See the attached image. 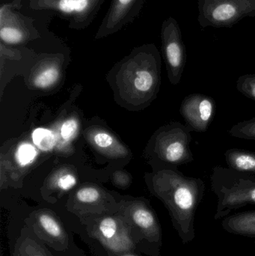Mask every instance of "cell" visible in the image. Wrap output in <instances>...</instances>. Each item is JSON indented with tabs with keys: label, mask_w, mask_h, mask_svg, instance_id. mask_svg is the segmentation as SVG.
Masks as SVG:
<instances>
[{
	"label": "cell",
	"mask_w": 255,
	"mask_h": 256,
	"mask_svg": "<svg viewBox=\"0 0 255 256\" xmlns=\"http://www.w3.org/2000/svg\"><path fill=\"white\" fill-rule=\"evenodd\" d=\"M147 183L169 210L182 243L187 244L194 240L196 210L205 196L204 180L185 176L178 170L164 168L147 174Z\"/></svg>",
	"instance_id": "1"
},
{
	"label": "cell",
	"mask_w": 255,
	"mask_h": 256,
	"mask_svg": "<svg viewBox=\"0 0 255 256\" xmlns=\"http://www.w3.org/2000/svg\"><path fill=\"white\" fill-rule=\"evenodd\" d=\"M161 56L154 44L137 46L115 67V90L127 106L145 108L161 84Z\"/></svg>",
	"instance_id": "2"
},
{
	"label": "cell",
	"mask_w": 255,
	"mask_h": 256,
	"mask_svg": "<svg viewBox=\"0 0 255 256\" xmlns=\"http://www.w3.org/2000/svg\"><path fill=\"white\" fill-rule=\"evenodd\" d=\"M211 190L217 197L214 219H222L231 212L255 204V176L217 166L211 176Z\"/></svg>",
	"instance_id": "3"
},
{
	"label": "cell",
	"mask_w": 255,
	"mask_h": 256,
	"mask_svg": "<svg viewBox=\"0 0 255 256\" xmlns=\"http://www.w3.org/2000/svg\"><path fill=\"white\" fill-rule=\"evenodd\" d=\"M191 131L186 124L173 122L160 128L151 143V154L159 168L178 170L180 166L194 161L190 149Z\"/></svg>",
	"instance_id": "4"
},
{
	"label": "cell",
	"mask_w": 255,
	"mask_h": 256,
	"mask_svg": "<svg viewBox=\"0 0 255 256\" xmlns=\"http://www.w3.org/2000/svg\"><path fill=\"white\" fill-rule=\"evenodd\" d=\"M202 28H231L241 20L255 18V0H198Z\"/></svg>",
	"instance_id": "5"
},
{
	"label": "cell",
	"mask_w": 255,
	"mask_h": 256,
	"mask_svg": "<svg viewBox=\"0 0 255 256\" xmlns=\"http://www.w3.org/2000/svg\"><path fill=\"white\" fill-rule=\"evenodd\" d=\"M105 0H29L34 10H52L68 20L70 30H82L89 26Z\"/></svg>",
	"instance_id": "6"
},
{
	"label": "cell",
	"mask_w": 255,
	"mask_h": 256,
	"mask_svg": "<svg viewBox=\"0 0 255 256\" xmlns=\"http://www.w3.org/2000/svg\"><path fill=\"white\" fill-rule=\"evenodd\" d=\"M162 52L171 84L178 85L185 68L187 52L182 32L178 21L169 16L161 27Z\"/></svg>",
	"instance_id": "7"
},
{
	"label": "cell",
	"mask_w": 255,
	"mask_h": 256,
	"mask_svg": "<svg viewBox=\"0 0 255 256\" xmlns=\"http://www.w3.org/2000/svg\"><path fill=\"white\" fill-rule=\"evenodd\" d=\"M34 20L21 14L10 3L0 8V40L9 46L25 44L40 38Z\"/></svg>",
	"instance_id": "8"
},
{
	"label": "cell",
	"mask_w": 255,
	"mask_h": 256,
	"mask_svg": "<svg viewBox=\"0 0 255 256\" xmlns=\"http://www.w3.org/2000/svg\"><path fill=\"white\" fill-rule=\"evenodd\" d=\"M91 234L103 246L114 254H127L135 248L128 222L124 216H105L99 218L91 227Z\"/></svg>",
	"instance_id": "9"
},
{
	"label": "cell",
	"mask_w": 255,
	"mask_h": 256,
	"mask_svg": "<svg viewBox=\"0 0 255 256\" xmlns=\"http://www.w3.org/2000/svg\"><path fill=\"white\" fill-rule=\"evenodd\" d=\"M146 0H112L95 34L104 38L122 30L139 16Z\"/></svg>",
	"instance_id": "10"
},
{
	"label": "cell",
	"mask_w": 255,
	"mask_h": 256,
	"mask_svg": "<svg viewBox=\"0 0 255 256\" xmlns=\"http://www.w3.org/2000/svg\"><path fill=\"white\" fill-rule=\"evenodd\" d=\"M120 208L126 221L139 228L148 242L157 248L161 246V228L154 210L148 204L138 200L123 202Z\"/></svg>",
	"instance_id": "11"
},
{
	"label": "cell",
	"mask_w": 255,
	"mask_h": 256,
	"mask_svg": "<svg viewBox=\"0 0 255 256\" xmlns=\"http://www.w3.org/2000/svg\"><path fill=\"white\" fill-rule=\"evenodd\" d=\"M115 200L103 188L94 184H85L76 190L70 197L68 207L77 215H100L112 210Z\"/></svg>",
	"instance_id": "12"
},
{
	"label": "cell",
	"mask_w": 255,
	"mask_h": 256,
	"mask_svg": "<svg viewBox=\"0 0 255 256\" xmlns=\"http://www.w3.org/2000/svg\"><path fill=\"white\" fill-rule=\"evenodd\" d=\"M216 112V102L212 97L193 93L184 98L180 114L191 132H205L212 123Z\"/></svg>",
	"instance_id": "13"
},
{
	"label": "cell",
	"mask_w": 255,
	"mask_h": 256,
	"mask_svg": "<svg viewBox=\"0 0 255 256\" xmlns=\"http://www.w3.org/2000/svg\"><path fill=\"white\" fill-rule=\"evenodd\" d=\"M62 54H43L39 57L30 73V84L37 90H49L58 84L62 76Z\"/></svg>",
	"instance_id": "14"
},
{
	"label": "cell",
	"mask_w": 255,
	"mask_h": 256,
	"mask_svg": "<svg viewBox=\"0 0 255 256\" xmlns=\"http://www.w3.org/2000/svg\"><path fill=\"white\" fill-rule=\"evenodd\" d=\"M88 142L103 156L110 159L126 158L130 150L113 134L105 128L92 126L85 131Z\"/></svg>",
	"instance_id": "15"
},
{
	"label": "cell",
	"mask_w": 255,
	"mask_h": 256,
	"mask_svg": "<svg viewBox=\"0 0 255 256\" xmlns=\"http://www.w3.org/2000/svg\"><path fill=\"white\" fill-rule=\"evenodd\" d=\"M34 228L39 237L52 246H65L67 236L56 216L48 210H39L34 215Z\"/></svg>",
	"instance_id": "16"
},
{
	"label": "cell",
	"mask_w": 255,
	"mask_h": 256,
	"mask_svg": "<svg viewBox=\"0 0 255 256\" xmlns=\"http://www.w3.org/2000/svg\"><path fill=\"white\" fill-rule=\"evenodd\" d=\"M222 227L231 234L255 238V210L229 215L222 222Z\"/></svg>",
	"instance_id": "17"
},
{
	"label": "cell",
	"mask_w": 255,
	"mask_h": 256,
	"mask_svg": "<svg viewBox=\"0 0 255 256\" xmlns=\"http://www.w3.org/2000/svg\"><path fill=\"white\" fill-rule=\"evenodd\" d=\"M225 158L229 168L255 176V152L231 148L225 152Z\"/></svg>",
	"instance_id": "18"
},
{
	"label": "cell",
	"mask_w": 255,
	"mask_h": 256,
	"mask_svg": "<svg viewBox=\"0 0 255 256\" xmlns=\"http://www.w3.org/2000/svg\"><path fill=\"white\" fill-rule=\"evenodd\" d=\"M76 184L77 177L74 172L67 167H63L49 176L46 186L49 190L61 194L73 189Z\"/></svg>",
	"instance_id": "19"
},
{
	"label": "cell",
	"mask_w": 255,
	"mask_h": 256,
	"mask_svg": "<svg viewBox=\"0 0 255 256\" xmlns=\"http://www.w3.org/2000/svg\"><path fill=\"white\" fill-rule=\"evenodd\" d=\"M79 130V120L76 117L70 116L60 124L55 131L57 138L56 147L64 149L78 135Z\"/></svg>",
	"instance_id": "20"
},
{
	"label": "cell",
	"mask_w": 255,
	"mask_h": 256,
	"mask_svg": "<svg viewBox=\"0 0 255 256\" xmlns=\"http://www.w3.org/2000/svg\"><path fill=\"white\" fill-rule=\"evenodd\" d=\"M38 155V150L35 146L28 142H22L15 149L13 159L19 168H28L34 164Z\"/></svg>",
	"instance_id": "21"
},
{
	"label": "cell",
	"mask_w": 255,
	"mask_h": 256,
	"mask_svg": "<svg viewBox=\"0 0 255 256\" xmlns=\"http://www.w3.org/2000/svg\"><path fill=\"white\" fill-rule=\"evenodd\" d=\"M33 144L39 150L44 152H51L56 147L57 138L55 131L46 128H36L31 132Z\"/></svg>",
	"instance_id": "22"
},
{
	"label": "cell",
	"mask_w": 255,
	"mask_h": 256,
	"mask_svg": "<svg viewBox=\"0 0 255 256\" xmlns=\"http://www.w3.org/2000/svg\"><path fill=\"white\" fill-rule=\"evenodd\" d=\"M229 134L236 138L255 140V117L235 124L229 130Z\"/></svg>",
	"instance_id": "23"
},
{
	"label": "cell",
	"mask_w": 255,
	"mask_h": 256,
	"mask_svg": "<svg viewBox=\"0 0 255 256\" xmlns=\"http://www.w3.org/2000/svg\"><path fill=\"white\" fill-rule=\"evenodd\" d=\"M236 86L239 92L248 98L255 100V74L240 76Z\"/></svg>",
	"instance_id": "24"
},
{
	"label": "cell",
	"mask_w": 255,
	"mask_h": 256,
	"mask_svg": "<svg viewBox=\"0 0 255 256\" xmlns=\"http://www.w3.org/2000/svg\"><path fill=\"white\" fill-rule=\"evenodd\" d=\"M16 256H48L46 251L35 242L26 240L16 248Z\"/></svg>",
	"instance_id": "25"
},
{
	"label": "cell",
	"mask_w": 255,
	"mask_h": 256,
	"mask_svg": "<svg viewBox=\"0 0 255 256\" xmlns=\"http://www.w3.org/2000/svg\"><path fill=\"white\" fill-rule=\"evenodd\" d=\"M112 183L117 188H121V189H127L131 184V176L127 172L118 170L113 173Z\"/></svg>",
	"instance_id": "26"
},
{
	"label": "cell",
	"mask_w": 255,
	"mask_h": 256,
	"mask_svg": "<svg viewBox=\"0 0 255 256\" xmlns=\"http://www.w3.org/2000/svg\"><path fill=\"white\" fill-rule=\"evenodd\" d=\"M22 0H13V1L11 2V4H13L15 8L19 10V9H20L21 7H22Z\"/></svg>",
	"instance_id": "27"
},
{
	"label": "cell",
	"mask_w": 255,
	"mask_h": 256,
	"mask_svg": "<svg viewBox=\"0 0 255 256\" xmlns=\"http://www.w3.org/2000/svg\"><path fill=\"white\" fill-rule=\"evenodd\" d=\"M118 256H136L132 255V254H123V255H120Z\"/></svg>",
	"instance_id": "28"
}]
</instances>
